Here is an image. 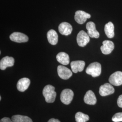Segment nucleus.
<instances>
[{
	"label": "nucleus",
	"mask_w": 122,
	"mask_h": 122,
	"mask_svg": "<svg viewBox=\"0 0 122 122\" xmlns=\"http://www.w3.org/2000/svg\"><path fill=\"white\" fill-rule=\"evenodd\" d=\"M112 120L114 122H122V113H115L112 117Z\"/></svg>",
	"instance_id": "nucleus-22"
},
{
	"label": "nucleus",
	"mask_w": 122,
	"mask_h": 122,
	"mask_svg": "<svg viewBox=\"0 0 122 122\" xmlns=\"http://www.w3.org/2000/svg\"><path fill=\"white\" fill-rule=\"evenodd\" d=\"M0 122H14L11 119L7 117H5L0 119Z\"/></svg>",
	"instance_id": "nucleus-24"
},
{
	"label": "nucleus",
	"mask_w": 122,
	"mask_h": 122,
	"mask_svg": "<svg viewBox=\"0 0 122 122\" xmlns=\"http://www.w3.org/2000/svg\"><path fill=\"white\" fill-rule=\"evenodd\" d=\"M14 62L15 59L13 57H4L0 61V69L1 70H4L8 67L12 66L14 65Z\"/></svg>",
	"instance_id": "nucleus-13"
},
{
	"label": "nucleus",
	"mask_w": 122,
	"mask_h": 122,
	"mask_svg": "<svg viewBox=\"0 0 122 122\" xmlns=\"http://www.w3.org/2000/svg\"><path fill=\"white\" fill-rule=\"evenodd\" d=\"M86 73L93 77L100 76L101 73V66L100 63L94 62L90 64L86 69Z\"/></svg>",
	"instance_id": "nucleus-2"
},
{
	"label": "nucleus",
	"mask_w": 122,
	"mask_h": 122,
	"mask_svg": "<svg viewBox=\"0 0 122 122\" xmlns=\"http://www.w3.org/2000/svg\"><path fill=\"white\" fill-rule=\"evenodd\" d=\"M48 42L53 45L57 44L58 42V36L56 31L51 30L48 31L47 34Z\"/></svg>",
	"instance_id": "nucleus-18"
},
{
	"label": "nucleus",
	"mask_w": 122,
	"mask_h": 122,
	"mask_svg": "<svg viewBox=\"0 0 122 122\" xmlns=\"http://www.w3.org/2000/svg\"><path fill=\"white\" fill-rule=\"evenodd\" d=\"M58 30L61 35L67 36L71 33L72 27L69 23L67 22H62L58 26Z\"/></svg>",
	"instance_id": "nucleus-12"
},
{
	"label": "nucleus",
	"mask_w": 122,
	"mask_h": 122,
	"mask_svg": "<svg viewBox=\"0 0 122 122\" xmlns=\"http://www.w3.org/2000/svg\"><path fill=\"white\" fill-rule=\"evenodd\" d=\"M114 48V44L112 41L105 40L103 42V45L101 46L100 49L104 54L107 55L112 52Z\"/></svg>",
	"instance_id": "nucleus-11"
},
{
	"label": "nucleus",
	"mask_w": 122,
	"mask_h": 122,
	"mask_svg": "<svg viewBox=\"0 0 122 122\" xmlns=\"http://www.w3.org/2000/svg\"><path fill=\"white\" fill-rule=\"evenodd\" d=\"M114 27L111 22L106 24L105 26V32L106 36L109 38H113L114 36Z\"/></svg>",
	"instance_id": "nucleus-19"
},
{
	"label": "nucleus",
	"mask_w": 122,
	"mask_h": 122,
	"mask_svg": "<svg viewBox=\"0 0 122 122\" xmlns=\"http://www.w3.org/2000/svg\"><path fill=\"white\" fill-rule=\"evenodd\" d=\"M30 84V80L28 78H22L19 80L17 84V88L19 91L24 92L29 87Z\"/></svg>",
	"instance_id": "nucleus-15"
},
{
	"label": "nucleus",
	"mask_w": 122,
	"mask_h": 122,
	"mask_svg": "<svg viewBox=\"0 0 122 122\" xmlns=\"http://www.w3.org/2000/svg\"><path fill=\"white\" fill-rule=\"evenodd\" d=\"M43 95L46 102L52 103L55 100L57 93L55 91V87L50 85H48L44 87Z\"/></svg>",
	"instance_id": "nucleus-1"
},
{
	"label": "nucleus",
	"mask_w": 122,
	"mask_h": 122,
	"mask_svg": "<svg viewBox=\"0 0 122 122\" xmlns=\"http://www.w3.org/2000/svg\"><path fill=\"white\" fill-rule=\"evenodd\" d=\"M74 97V93L69 89H65L61 92L60 99L62 103L66 105H69Z\"/></svg>",
	"instance_id": "nucleus-3"
},
{
	"label": "nucleus",
	"mask_w": 122,
	"mask_h": 122,
	"mask_svg": "<svg viewBox=\"0 0 122 122\" xmlns=\"http://www.w3.org/2000/svg\"><path fill=\"white\" fill-rule=\"evenodd\" d=\"M91 17L90 14L86 13L82 10H77L75 15V20L79 24H83L86 22L87 19Z\"/></svg>",
	"instance_id": "nucleus-9"
},
{
	"label": "nucleus",
	"mask_w": 122,
	"mask_h": 122,
	"mask_svg": "<svg viewBox=\"0 0 122 122\" xmlns=\"http://www.w3.org/2000/svg\"><path fill=\"white\" fill-rule=\"evenodd\" d=\"M10 39L13 42L21 43H25L29 40L28 37L20 32H14L10 36Z\"/></svg>",
	"instance_id": "nucleus-6"
},
{
	"label": "nucleus",
	"mask_w": 122,
	"mask_h": 122,
	"mask_svg": "<svg viewBox=\"0 0 122 122\" xmlns=\"http://www.w3.org/2000/svg\"><path fill=\"white\" fill-rule=\"evenodd\" d=\"M90 119L89 116L85 113L78 112L75 115V119L76 122H86Z\"/></svg>",
	"instance_id": "nucleus-21"
},
{
	"label": "nucleus",
	"mask_w": 122,
	"mask_h": 122,
	"mask_svg": "<svg viewBox=\"0 0 122 122\" xmlns=\"http://www.w3.org/2000/svg\"><path fill=\"white\" fill-rule=\"evenodd\" d=\"M57 61L63 65H67L70 62V58L68 54L65 52H60L57 54Z\"/></svg>",
	"instance_id": "nucleus-17"
},
{
	"label": "nucleus",
	"mask_w": 122,
	"mask_h": 122,
	"mask_svg": "<svg viewBox=\"0 0 122 122\" xmlns=\"http://www.w3.org/2000/svg\"><path fill=\"white\" fill-rule=\"evenodd\" d=\"M117 104L118 107L122 108V95L118 97L117 100Z\"/></svg>",
	"instance_id": "nucleus-23"
},
{
	"label": "nucleus",
	"mask_w": 122,
	"mask_h": 122,
	"mask_svg": "<svg viewBox=\"0 0 122 122\" xmlns=\"http://www.w3.org/2000/svg\"><path fill=\"white\" fill-rule=\"evenodd\" d=\"M77 43L79 46L85 47L90 41V36L84 31H80L77 35Z\"/></svg>",
	"instance_id": "nucleus-4"
},
{
	"label": "nucleus",
	"mask_w": 122,
	"mask_h": 122,
	"mask_svg": "<svg viewBox=\"0 0 122 122\" xmlns=\"http://www.w3.org/2000/svg\"><path fill=\"white\" fill-rule=\"evenodd\" d=\"M57 71L59 76L63 80H67L72 75V71L69 68L63 66H58Z\"/></svg>",
	"instance_id": "nucleus-5"
},
{
	"label": "nucleus",
	"mask_w": 122,
	"mask_h": 122,
	"mask_svg": "<svg viewBox=\"0 0 122 122\" xmlns=\"http://www.w3.org/2000/svg\"><path fill=\"white\" fill-rule=\"evenodd\" d=\"M115 92L112 85L109 83H105L100 87L99 93L102 96H106L112 95Z\"/></svg>",
	"instance_id": "nucleus-8"
},
{
	"label": "nucleus",
	"mask_w": 122,
	"mask_h": 122,
	"mask_svg": "<svg viewBox=\"0 0 122 122\" xmlns=\"http://www.w3.org/2000/svg\"><path fill=\"white\" fill-rule=\"evenodd\" d=\"M84 101L87 105H96L97 102V99L94 93L91 90L88 91L85 95Z\"/></svg>",
	"instance_id": "nucleus-16"
},
{
	"label": "nucleus",
	"mask_w": 122,
	"mask_h": 122,
	"mask_svg": "<svg viewBox=\"0 0 122 122\" xmlns=\"http://www.w3.org/2000/svg\"><path fill=\"white\" fill-rule=\"evenodd\" d=\"M86 28L87 30V33L91 38H98L100 36V34L97 31L96 28V25L94 22L90 21L88 22L86 25Z\"/></svg>",
	"instance_id": "nucleus-10"
},
{
	"label": "nucleus",
	"mask_w": 122,
	"mask_h": 122,
	"mask_svg": "<svg viewBox=\"0 0 122 122\" xmlns=\"http://www.w3.org/2000/svg\"><path fill=\"white\" fill-rule=\"evenodd\" d=\"M1 100V96H0V100Z\"/></svg>",
	"instance_id": "nucleus-26"
},
{
	"label": "nucleus",
	"mask_w": 122,
	"mask_h": 122,
	"mask_svg": "<svg viewBox=\"0 0 122 122\" xmlns=\"http://www.w3.org/2000/svg\"><path fill=\"white\" fill-rule=\"evenodd\" d=\"M85 66V62L83 61H72L71 63V70L75 73L82 71L84 69Z\"/></svg>",
	"instance_id": "nucleus-14"
},
{
	"label": "nucleus",
	"mask_w": 122,
	"mask_h": 122,
	"mask_svg": "<svg viewBox=\"0 0 122 122\" xmlns=\"http://www.w3.org/2000/svg\"><path fill=\"white\" fill-rule=\"evenodd\" d=\"M11 119L14 122H33L30 117L21 115H14L12 117Z\"/></svg>",
	"instance_id": "nucleus-20"
},
{
	"label": "nucleus",
	"mask_w": 122,
	"mask_h": 122,
	"mask_svg": "<svg viewBox=\"0 0 122 122\" xmlns=\"http://www.w3.org/2000/svg\"><path fill=\"white\" fill-rule=\"evenodd\" d=\"M109 83L115 86H119L122 85V72L116 71L112 74L109 79Z\"/></svg>",
	"instance_id": "nucleus-7"
},
{
	"label": "nucleus",
	"mask_w": 122,
	"mask_h": 122,
	"mask_svg": "<svg viewBox=\"0 0 122 122\" xmlns=\"http://www.w3.org/2000/svg\"><path fill=\"white\" fill-rule=\"evenodd\" d=\"M48 122H61L58 119H55L54 118H51L50 119H49Z\"/></svg>",
	"instance_id": "nucleus-25"
}]
</instances>
